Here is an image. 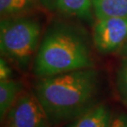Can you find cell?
Listing matches in <instances>:
<instances>
[{
  "mask_svg": "<svg viewBox=\"0 0 127 127\" xmlns=\"http://www.w3.org/2000/svg\"><path fill=\"white\" fill-rule=\"evenodd\" d=\"M99 84L97 71L77 70L40 78L35 94L51 123H59L78 117L88 109Z\"/></svg>",
  "mask_w": 127,
  "mask_h": 127,
  "instance_id": "cell-1",
  "label": "cell"
},
{
  "mask_svg": "<svg viewBox=\"0 0 127 127\" xmlns=\"http://www.w3.org/2000/svg\"><path fill=\"white\" fill-rule=\"evenodd\" d=\"M92 65L91 48L84 34L69 24L57 23L48 28L40 43L34 73L44 78Z\"/></svg>",
  "mask_w": 127,
  "mask_h": 127,
  "instance_id": "cell-2",
  "label": "cell"
},
{
  "mask_svg": "<svg viewBox=\"0 0 127 127\" xmlns=\"http://www.w3.org/2000/svg\"><path fill=\"white\" fill-rule=\"evenodd\" d=\"M41 23L33 17L15 16L2 18L0 24L1 54L27 68L39 49Z\"/></svg>",
  "mask_w": 127,
  "mask_h": 127,
  "instance_id": "cell-3",
  "label": "cell"
},
{
  "mask_svg": "<svg viewBox=\"0 0 127 127\" xmlns=\"http://www.w3.org/2000/svg\"><path fill=\"white\" fill-rule=\"evenodd\" d=\"M127 41V18L97 19L93 28V42L101 54L108 55L122 49Z\"/></svg>",
  "mask_w": 127,
  "mask_h": 127,
  "instance_id": "cell-4",
  "label": "cell"
},
{
  "mask_svg": "<svg viewBox=\"0 0 127 127\" xmlns=\"http://www.w3.org/2000/svg\"><path fill=\"white\" fill-rule=\"evenodd\" d=\"M8 127H48L50 122L36 94L21 96L7 114Z\"/></svg>",
  "mask_w": 127,
  "mask_h": 127,
  "instance_id": "cell-5",
  "label": "cell"
},
{
  "mask_svg": "<svg viewBox=\"0 0 127 127\" xmlns=\"http://www.w3.org/2000/svg\"><path fill=\"white\" fill-rule=\"evenodd\" d=\"M48 9L69 17L88 19L92 10V0H41Z\"/></svg>",
  "mask_w": 127,
  "mask_h": 127,
  "instance_id": "cell-6",
  "label": "cell"
},
{
  "mask_svg": "<svg viewBox=\"0 0 127 127\" xmlns=\"http://www.w3.org/2000/svg\"><path fill=\"white\" fill-rule=\"evenodd\" d=\"M113 116L105 104L88 108L67 127H110Z\"/></svg>",
  "mask_w": 127,
  "mask_h": 127,
  "instance_id": "cell-7",
  "label": "cell"
},
{
  "mask_svg": "<svg viewBox=\"0 0 127 127\" xmlns=\"http://www.w3.org/2000/svg\"><path fill=\"white\" fill-rule=\"evenodd\" d=\"M92 10L97 19L127 18V0H92Z\"/></svg>",
  "mask_w": 127,
  "mask_h": 127,
  "instance_id": "cell-8",
  "label": "cell"
},
{
  "mask_svg": "<svg viewBox=\"0 0 127 127\" xmlns=\"http://www.w3.org/2000/svg\"><path fill=\"white\" fill-rule=\"evenodd\" d=\"M22 90V84L15 80L0 81V117L1 120L7 116L9 109L17 101L19 92Z\"/></svg>",
  "mask_w": 127,
  "mask_h": 127,
  "instance_id": "cell-9",
  "label": "cell"
},
{
  "mask_svg": "<svg viewBox=\"0 0 127 127\" xmlns=\"http://www.w3.org/2000/svg\"><path fill=\"white\" fill-rule=\"evenodd\" d=\"M38 0H0V12L2 18L21 16L31 10Z\"/></svg>",
  "mask_w": 127,
  "mask_h": 127,
  "instance_id": "cell-10",
  "label": "cell"
},
{
  "mask_svg": "<svg viewBox=\"0 0 127 127\" xmlns=\"http://www.w3.org/2000/svg\"><path fill=\"white\" fill-rule=\"evenodd\" d=\"M117 90L123 104L127 106V59H123L116 73Z\"/></svg>",
  "mask_w": 127,
  "mask_h": 127,
  "instance_id": "cell-11",
  "label": "cell"
},
{
  "mask_svg": "<svg viewBox=\"0 0 127 127\" xmlns=\"http://www.w3.org/2000/svg\"><path fill=\"white\" fill-rule=\"evenodd\" d=\"M11 75H12V71L7 62V60L1 58L0 59V81L11 79Z\"/></svg>",
  "mask_w": 127,
  "mask_h": 127,
  "instance_id": "cell-12",
  "label": "cell"
},
{
  "mask_svg": "<svg viewBox=\"0 0 127 127\" xmlns=\"http://www.w3.org/2000/svg\"><path fill=\"white\" fill-rule=\"evenodd\" d=\"M110 127H127V114L120 113L114 116Z\"/></svg>",
  "mask_w": 127,
  "mask_h": 127,
  "instance_id": "cell-13",
  "label": "cell"
},
{
  "mask_svg": "<svg viewBox=\"0 0 127 127\" xmlns=\"http://www.w3.org/2000/svg\"><path fill=\"white\" fill-rule=\"evenodd\" d=\"M121 55L123 56V59H127V41H126V42L123 44V46L122 47V49H121Z\"/></svg>",
  "mask_w": 127,
  "mask_h": 127,
  "instance_id": "cell-14",
  "label": "cell"
}]
</instances>
